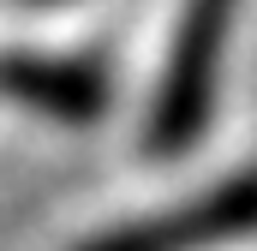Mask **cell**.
Wrapping results in <instances>:
<instances>
[{"instance_id":"obj_1","label":"cell","mask_w":257,"mask_h":251,"mask_svg":"<svg viewBox=\"0 0 257 251\" xmlns=\"http://www.w3.org/2000/svg\"><path fill=\"white\" fill-rule=\"evenodd\" d=\"M233 12H239V0H180L174 36L162 54V78L150 96V126H144V144L156 156H186L209 132Z\"/></svg>"},{"instance_id":"obj_2","label":"cell","mask_w":257,"mask_h":251,"mask_svg":"<svg viewBox=\"0 0 257 251\" xmlns=\"http://www.w3.org/2000/svg\"><path fill=\"white\" fill-rule=\"evenodd\" d=\"M251 233H257V168H245V174L209 186L203 197L180 203V209L108 227L72 251H215L233 239H251Z\"/></svg>"},{"instance_id":"obj_3","label":"cell","mask_w":257,"mask_h":251,"mask_svg":"<svg viewBox=\"0 0 257 251\" xmlns=\"http://www.w3.org/2000/svg\"><path fill=\"white\" fill-rule=\"evenodd\" d=\"M0 90L18 108L48 114V120H60V126H96L108 114V102H114L108 72L96 60L42 54V48H6L0 54Z\"/></svg>"},{"instance_id":"obj_4","label":"cell","mask_w":257,"mask_h":251,"mask_svg":"<svg viewBox=\"0 0 257 251\" xmlns=\"http://www.w3.org/2000/svg\"><path fill=\"white\" fill-rule=\"evenodd\" d=\"M30 6H54V0H30Z\"/></svg>"}]
</instances>
